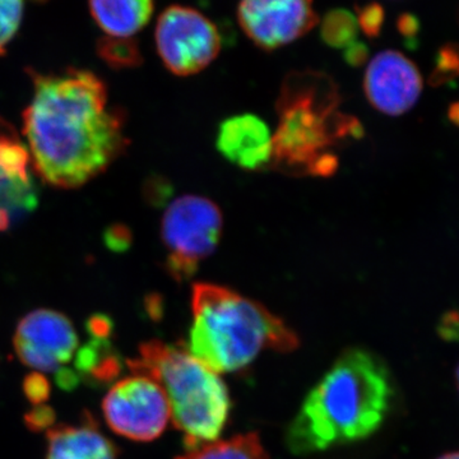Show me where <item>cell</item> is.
<instances>
[{"label":"cell","instance_id":"1","mask_svg":"<svg viewBox=\"0 0 459 459\" xmlns=\"http://www.w3.org/2000/svg\"><path fill=\"white\" fill-rule=\"evenodd\" d=\"M29 74L33 95L23 134L33 168L56 188H80L126 152L124 114L108 107L107 84L93 72Z\"/></svg>","mask_w":459,"mask_h":459},{"label":"cell","instance_id":"2","mask_svg":"<svg viewBox=\"0 0 459 459\" xmlns=\"http://www.w3.org/2000/svg\"><path fill=\"white\" fill-rule=\"evenodd\" d=\"M394 395L385 362L365 350H349L305 398L287 429V446L310 455L367 439L382 427Z\"/></svg>","mask_w":459,"mask_h":459},{"label":"cell","instance_id":"3","mask_svg":"<svg viewBox=\"0 0 459 459\" xmlns=\"http://www.w3.org/2000/svg\"><path fill=\"white\" fill-rule=\"evenodd\" d=\"M340 91L328 74L291 72L277 100L280 123L271 164L286 174L328 177L337 171L333 147L362 135L361 124L340 111Z\"/></svg>","mask_w":459,"mask_h":459},{"label":"cell","instance_id":"4","mask_svg":"<svg viewBox=\"0 0 459 459\" xmlns=\"http://www.w3.org/2000/svg\"><path fill=\"white\" fill-rule=\"evenodd\" d=\"M192 312L186 350L217 374L244 369L264 350L298 347V337L282 320L228 287L195 283Z\"/></svg>","mask_w":459,"mask_h":459},{"label":"cell","instance_id":"5","mask_svg":"<svg viewBox=\"0 0 459 459\" xmlns=\"http://www.w3.org/2000/svg\"><path fill=\"white\" fill-rule=\"evenodd\" d=\"M128 367L162 386L188 451L219 439L231 410L228 386L219 374L186 349L160 341L142 344L140 356L129 360Z\"/></svg>","mask_w":459,"mask_h":459},{"label":"cell","instance_id":"6","mask_svg":"<svg viewBox=\"0 0 459 459\" xmlns=\"http://www.w3.org/2000/svg\"><path fill=\"white\" fill-rule=\"evenodd\" d=\"M223 217L219 205L201 195L175 199L162 217L161 238L165 270L183 282L195 276L199 264L212 255L222 237Z\"/></svg>","mask_w":459,"mask_h":459},{"label":"cell","instance_id":"7","mask_svg":"<svg viewBox=\"0 0 459 459\" xmlns=\"http://www.w3.org/2000/svg\"><path fill=\"white\" fill-rule=\"evenodd\" d=\"M155 40L166 69L179 77L204 71L222 48L221 33L212 21L186 5H171L160 14Z\"/></svg>","mask_w":459,"mask_h":459},{"label":"cell","instance_id":"8","mask_svg":"<svg viewBox=\"0 0 459 459\" xmlns=\"http://www.w3.org/2000/svg\"><path fill=\"white\" fill-rule=\"evenodd\" d=\"M102 412L114 433L135 442L157 439L171 419L162 386L138 373L111 386L102 401Z\"/></svg>","mask_w":459,"mask_h":459},{"label":"cell","instance_id":"9","mask_svg":"<svg viewBox=\"0 0 459 459\" xmlns=\"http://www.w3.org/2000/svg\"><path fill=\"white\" fill-rule=\"evenodd\" d=\"M238 21L255 47L273 51L312 31L318 16L313 0H240Z\"/></svg>","mask_w":459,"mask_h":459},{"label":"cell","instance_id":"10","mask_svg":"<svg viewBox=\"0 0 459 459\" xmlns=\"http://www.w3.org/2000/svg\"><path fill=\"white\" fill-rule=\"evenodd\" d=\"M13 346L18 359L26 367L51 373L74 359L78 350V334L65 314L36 309L18 323Z\"/></svg>","mask_w":459,"mask_h":459},{"label":"cell","instance_id":"11","mask_svg":"<svg viewBox=\"0 0 459 459\" xmlns=\"http://www.w3.org/2000/svg\"><path fill=\"white\" fill-rule=\"evenodd\" d=\"M31 156L12 126L0 120V231H7L39 204Z\"/></svg>","mask_w":459,"mask_h":459},{"label":"cell","instance_id":"12","mask_svg":"<svg viewBox=\"0 0 459 459\" xmlns=\"http://www.w3.org/2000/svg\"><path fill=\"white\" fill-rule=\"evenodd\" d=\"M364 91L377 111L398 117L415 107L421 95L422 78L409 57L400 51L385 50L368 65Z\"/></svg>","mask_w":459,"mask_h":459},{"label":"cell","instance_id":"13","mask_svg":"<svg viewBox=\"0 0 459 459\" xmlns=\"http://www.w3.org/2000/svg\"><path fill=\"white\" fill-rule=\"evenodd\" d=\"M216 146L228 161L244 170H262L272 162L270 128L255 114L235 115L222 122Z\"/></svg>","mask_w":459,"mask_h":459},{"label":"cell","instance_id":"14","mask_svg":"<svg viewBox=\"0 0 459 459\" xmlns=\"http://www.w3.org/2000/svg\"><path fill=\"white\" fill-rule=\"evenodd\" d=\"M45 459H117V448L93 420L81 425H59L47 433Z\"/></svg>","mask_w":459,"mask_h":459},{"label":"cell","instance_id":"15","mask_svg":"<svg viewBox=\"0 0 459 459\" xmlns=\"http://www.w3.org/2000/svg\"><path fill=\"white\" fill-rule=\"evenodd\" d=\"M91 14L110 38L131 39L152 17L155 0H89Z\"/></svg>","mask_w":459,"mask_h":459},{"label":"cell","instance_id":"16","mask_svg":"<svg viewBox=\"0 0 459 459\" xmlns=\"http://www.w3.org/2000/svg\"><path fill=\"white\" fill-rule=\"evenodd\" d=\"M75 369L80 373V377H87L96 383H108L119 376L122 360L110 341L91 338L89 342L77 350Z\"/></svg>","mask_w":459,"mask_h":459},{"label":"cell","instance_id":"17","mask_svg":"<svg viewBox=\"0 0 459 459\" xmlns=\"http://www.w3.org/2000/svg\"><path fill=\"white\" fill-rule=\"evenodd\" d=\"M178 459H267V455L258 435L252 433L204 444Z\"/></svg>","mask_w":459,"mask_h":459},{"label":"cell","instance_id":"18","mask_svg":"<svg viewBox=\"0 0 459 459\" xmlns=\"http://www.w3.org/2000/svg\"><path fill=\"white\" fill-rule=\"evenodd\" d=\"M359 26L356 17L346 9H333L323 18L320 36L328 47L344 49L358 41Z\"/></svg>","mask_w":459,"mask_h":459},{"label":"cell","instance_id":"19","mask_svg":"<svg viewBox=\"0 0 459 459\" xmlns=\"http://www.w3.org/2000/svg\"><path fill=\"white\" fill-rule=\"evenodd\" d=\"M99 56L102 62L107 63L110 68L122 71L140 66L143 57L137 42L132 39L107 38L100 39L98 42Z\"/></svg>","mask_w":459,"mask_h":459},{"label":"cell","instance_id":"20","mask_svg":"<svg viewBox=\"0 0 459 459\" xmlns=\"http://www.w3.org/2000/svg\"><path fill=\"white\" fill-rule=\"evenodd\" d=\"M433 74L429 78L431 86L439 87L455 82L459 77V44L448 42L435 56Z\"/></svg>","mask_w":459,"mask_h":459},{"label":"cell","instance_id":"21","mask_svg":"<svg viewBox=\"0 0 459 459\" xmlns=\"http://www.w3.org/2000/svg\"><path fill=\"white\" fill-rule=\"evenodd\" d=\"M25 0H0V56L20 29Z\"/></svg>","mask_w":459,"mask_h":459},{"label":"cell","instance_id":"22","mask_svg":"<svg viewBox=\"0 0 459 459\" xmlns=\"http://www.w3.org/2000/svg\"><path fill=\"white\" fill-rule=\"evenodd\" d=\"M385 20V8L379 3H369L356 9L359 30H361L368 38H379Z\"/></svg>","mask_w":459,"mask_h":459},{"label":"cell","instance_id":"23","mask_svg":"<svg viewBox=\"0 0 459 459\" xmlns=\"http://www.w3.org/2000/svg\"><path fill=\"white\" fill-rule=\"evenodd\" d=\"M23 394L27 400L32 404H44L45 401L50 397L51 386L49 380L40 373H32L23 380Z\"/></svg>","mask_w":459,"mask_h":459},{"label":"cell","instance_id":"24","mask_svg":"<svg viewBox=\"0 0 459 459\" xmlns=\"http://www.w3.org/2000/svg\"><path fill=\"white\" fill-rule=\"evenodd\" d=\"M397 31L403 39L404 44L409 49H416L419 47V35L421 31V23L415 14L402 13L397 18Z\"/></svg>","mask_w":459,"mask_h":459},{"label":"cell","instance_id":"25","mask_svg":"<svg viewBox=\"0 0 459 459\" xmlns=\"http://www.w3.org/2000/svg\"><path fill=\"white\" fill-rule=\"evenodd\" d=\"M56 412L49 406L38 404L25 415L26 427L31 431H42L53 428Z\"/></svg>","mask_w":459,"mask_h":459},{"label":"cell","instance_id":"26","mask_svg":"<svg viewBox=\"0 0 459 459\" xmlns=\"http://www.w3.org/2000/svg\"><path fill=\"white\" fill-rule=\"evenodd\" d=\"M87 332L91 338H101V340H108L113 333V320L102 314H96L87 320Z\"/></svg>","mask_w":459,"mask_h":459},{"label":"cell","instance_id":"27","mask_svg":"<svg viewBox=\"0 0 459 459\" xmlns=\"http://www.w3.org/2000/svg\"><path fill=\"white\" fill-rule=\"evenodd\" d=\"M107 243L115 252H124L132 243L131 231L124 226H114L107 232Z\"/></svg>","mask_w":459,"mask_h":459},{"label":"cell","instance_id":"28","mask_svg":"<svg viewBox=\"0 0 459 459\" xmlns=\"http://www.w3.org/2000/svg\"><path fill=\"white\" fill-rule=\"evenodd\" d=\"M368 56H369V49L367 45L362 42L356 41L351 47L344 50V60L350 65L359 66L367 62Z\"/></svg>","mask_w":459,"mask_h":459},{"label":"cell","instance_id":"29","mask_svg":"<svg viewBox=\"0 0 459 459\" xmlns=\"http://www.w3.org/2000/svg\"><path fill=\"white\" fill-rule=\"evenodd\" d=\"M56 373V385H59V388L65 389V391H72V389L77 388L78 385H80V376L72 369L60 368Z\"/></svg>","mask_w":459,"mask_h":459},{"label":"cell","instance_id":"30","mask_svg":"<svg viewBox=\"0 0 459 459\" xmlns=\"http://www.w3.org/2000/svg\"><path fill=\"white\" fill-rule=\"evenodd\" d=\"M448 117L451 120L452 124H455V126L459 128V101L455 102L449 107L448 110Z\"/></svg>","mask_w":459,"mask_h":459},{"label":"cell","instance_id":"31","mask_svg":"<svg viewBox=\"0 0 459 459\" xmlns=\"http://www.w3.org/2000/svg\"><path fill=\"white\" fill-rule=\"evenodd\" d=\"M437 459H459V452L448 453V455H444Z\"/></svg>","mask_w":459,"mask_h":459},{"label":"cell","instance_id":"32","mask_svg":"<svg viewBox=\"0 0 459 459\" xmlns=\"http://www.w3.org/2000/svg\"><path fill=\"white\" fill-rule=\"evenodd\" d=\"M455 377H457L458 389H459V365L457 368V373H455Z\"/></svg>","mask_w":459,"mask_h":459},{"label":"cell","instance_id":"33","mask_svg":"<svg viewBox=\"0 0 459 459\" xmlns=\"http://www.w3.org/2000/svg\"><path fill=\"white\" fill-rule=\"evenodd\" d=\"M39 2H41V0H39Z\"/></svg>","mask_w":459,"mask_h":459},{"label":"cell","instance_id":"34","mask_svg":"<svg viewBox=\"0 0 459 459\" xmlns=\"http://www.w3.org/2000/svg\"><path fill=\"white\" fill-rule=\"evenodd\" d=\"M458 20H459V18H458ZM458 22H459V21H458Z\"/></svg>","mask_w":459,"mask_h":459}]
</instances>
